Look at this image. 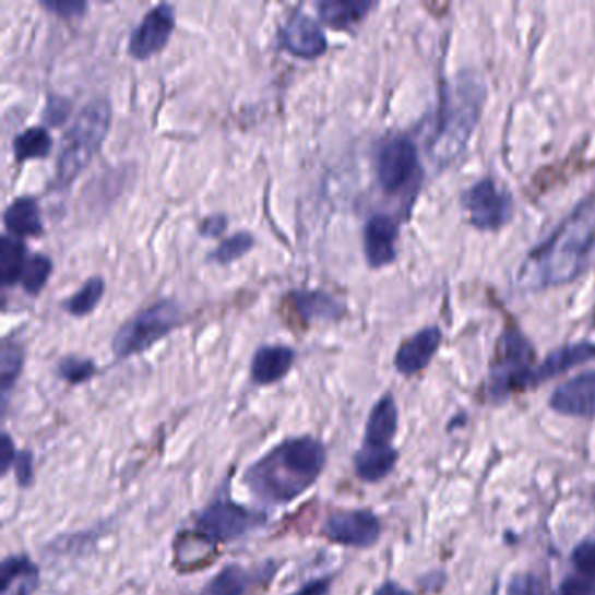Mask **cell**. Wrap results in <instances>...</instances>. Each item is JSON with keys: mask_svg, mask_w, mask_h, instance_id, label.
I'll return each instance as SVG.
<instances>
[{"mask_svg": "<svg viewBox=\"0 0 595 595\" xmlns=\"http://www.w3.org/2000/svg\"><path fill=\"white\" fill-rule=\"evenodd\" d=\"M329 449L317 435H290L252 461L241 484L267 509H283L308 495L325 474Z\"/></svg>", "mask_w": 595, "mask_h": 595, "instance_id": "1", "label": "cell"}, {"mask_svg": "<svg viewBox=\"0 0 595 595\" xmlns=\"http://www.w3.org/2000/svg\"><path fill=\"white\" fill-rule=\"evenodd\" d=\"M595 250V194L585 198L538 247L517 273L522 290H544L573 282Z\"/></svg>", "mask_w": 595, "mask_h": 595, "instance_id": "2", "label": "cell"}, {"mask_svg": "<svg viewBox=\"0 0 595 595\" xmlns=\"http://www.w3.org/2000/svg\"><path fill=\"white\" fill-rule=\"evenodd\" d=\"M486 100V83L474 70L454 75L443 90L439 122L431 139L430 153L437 165L456 159L477 127Z\"/></svg>", "mask_w": 595, "mask_h": 595, "instance_id": "3", "label": "cell"}, {"mask_svg": "<svg viewBox=\"0 0 595 595\" xmlns=\"http://www.w3.org/2000/svg\"><path fill=\"white\" fill-rule=\"evenodd\" d=\"M110 122L112 105L105 96L93 98L84 105L61 142L55 175L57 189H69L86 170L109 135Z\"/></svg>", "mask_w": 595, "mask_h": 595, "instance_id": "4", "label": "cell"}, {"mask_svg": "<svg viewBox=\"0 0 595 595\" xmlns=\"http://www.w3.org/2000/svg\"><path fill=\"white\" fill-rule=\"evenodd\" d=\"M270 524V513L233 500L229 492L218 495L194 515V529L204 544L212 548L233 545L255 535Z\"/></svg>", "mask_w": 595, "mask_h": 595, "instance_id": "5", "label": "cell"}, {"mask_svg": "<svg viewBox=\"0 0 595 595\" xmlns=\"http://www.w3.org/2000/svg\"><path fill=\"white\" fill-rule=\"evenodd\" d=\"M535 348L515 326L504 329L496 343L495 358L487 376L486 398L500 404L515 393L533 388Z\"/></svg>", "mask_w": 595, "mask_h": 595, "instance_id": "6", "label": "cell"}, {"mask_svg": "<svg viewBox=\"0 0 595 595\" xmlns=\"http://www.w3.org/2000/svg\"><path fill=\"white\" fill-rule=\"evenodd\" d=\"M182 323V308L174 299H162L142 309L116 332L112 352L119 360L135 357L156 346Z\"/></svg>", "mask_w": 595, "mask_h": 595, "instance_id": "7", "label": "cell"}, {"mask_svg": "<svg viewBox=\"0 0 595 595\" xmlns=\"http://www.w3.org/2000/svg\"><path fill=\"white\" fill-rule=\"evenodd\" d=\"M320 535L337 547L370 550L381 542L383 521L372 509H337L323 519Z\"/></svg>", "mask_w": 595, "mask_h": 595, "instance_id": "8", "label": "cell"}, {"mask_svg": "<svg viewBox=\"0 0 595 595\" xmlns=\"http://www.w3.org/2000/svg\"><path fill=\"white\" fill-rule=\"evenodd\" d=\"M463 206L469 222L478 229H498L512 217V194L492 179H483L469 186L463 197Z\"/></svg>", "mask_w": 595, "mask_h": 595, "instance_id": "9", "label": "cell"}, {"mask_svg": "<svg viewBox=\"0 0 595 595\" xmlns=\"http://www.w3.org/2000/svg\"><path fill=\"white\" fill-rule=\"evenodd\" d=\"M419 171V156L413 140L393 136L384 142L378 154V179L388 194L407 188Z\"/></svg>", "mask_w": 595, "mask_h": 595, "instance_id": "10", "label": "cell"}, {"mask_svg": "<svg viewBox=\"0 0 595 595\" xmlns=\"http://www.w3.org/2000/svg\"><path fill=\"white\" fill-rule=\"evenodd\" d=\"M278 568L273 561L264 562L259 568L230 562L213 574L198 595H257L273 582Z\"/></svg>", "mask_w": 595, "mask_h": 595, "instance_id": "11", "label": "cell"}, {"mask_svg": "<svg viewBox=\"0 0 595 595\" xmlns=\"http://www.w3.org/2000/svg\"><path fill=\"white\" fill-rule=\"evenodd\" d=\"M175 22L177 20H175L174 5L159 4L148 9L135 31L131 32L130 44H128L131 58L145 61L156 57L157 52H162L170 43Z\"/></svg>", "mask_w": 595, "mask_h": 595, "instance_id": "12", "label": "cell"}, {"mask_svg": "<svg viewBox=\"0 0 595 595\" xmlns=\"http://www.w3.org/2000/svg\"><path fill=\"white\" fill-rule=\"evenodd\" d=\"M554 413L576 419H595V370L568 379L548 398Z\"/></svg>", "mask_w": 595, "mask_h": 595, "instance_id": "13", "label": "cell"}, {"mask_svg": "<svg viewBox=\"0 0 595 595\" xmlns=\"http://www.w3.org/2000/svg\"><path fill=\"white\" fill-rule=\"evenodd\" d=\"M283 46L290 55L302 60H317L329 49L322 26L318 25L317 20L300 11L291 14L288 20L283 31Z\"/></svg>", "mask_w": 595, "mask_h": 595, "instance_id": "14", "label": "cell"}, {"mask_svg": "<svg viewBox=\"0 0 595 595\" xmlns=\"http://www.w3.org/2000/svg\"><path fill=\"white\" fill-rule=\"evenodd\" d=\"M440 343H442V331L439 326H425L416 332L396 352L395 360H393L396 372L405 378L419 374L421 370L430 366L435 353L439 352Z\"/></svg>", "mask_w": 595, "mask_h": 595, "instance_id": "15", "label": "cell"}, {"mask_svg": "<svg viewBox=\"0 0 595 595\" xmlns=\"http://www.w3.org/2000/svg\"><path fill=\"white\" fill-rule=\"evenodd\" d=\"M296 349L285 344H265L257 349L250 364V379L255 386H273L290 374Z\"/></svg>", "mask_w": 595, "mask_h": 595, "instance_id": "16", "label": "cell"}, {"mask_svg": "<svg viewBox=\"0 0 595 595\" xmlns=\"http://www.w3.org/2000/svg\"><path fill=\"white\" fill-rule=\"evenodd\" d=\"M398 226L386 213H376L367 221L364 229V248L370 267L392 264L396 257Z\"/></svg>", "mask_w": 595, "mask_h": 595, "instance_id": "17", "label": "cell"}, {"mask_svg": "<svg viewBox=\"0 0 595 595\" xmlns=\"http://www.w3.org/2000/svg\"><path fill=\"white\" fill-rule=\"evenodd\" d=\"M40 585V566L28 554H11L0 562V595H35Z\"/></svg>", "mask_w": 595, "mask_h": 595, "instance_id": "18", "label": "cell"}, {"mask_svg": "<svg viewBox=\"0 0 595 595\" xmlns=\"http://www.w3.org/2000/svg\"><path fill=\"white\" fill-rule=\"evenodd\" d=\"M400 413L395 395L386 392L379 396L378 402L370 408L367 416L361 445L370 448H392L393 440L398 433Z\"/></svg>", "mask_w": 595, "mask_h": 595, "instance_id": "19", "label": "cell"}, {"mask_svg": "<svg viewBox=\"0 0 595 595\" xmlns=\"http://www.w3.org/2000/svg\"><path fill=\"white\" fill-rule=\"evenodd\" d=\"M592 360H595V343H591V341L566 344L561 348L554 349L544 360L539 361V366H536L535 374H533V388L547 383L550 379Z\"/></svg>", "mask_w": 595, "mask_h": 595, "instance_id": "20", "label": "cell"}, {"mask_svg": "<svg viewBox=\"0 0 595 595\" xmlns=\"http://www.w3.org/2000/svg\"><path fill=\"white\" fill-rule=\"evenodd\" d=\"M400 451L392 448H370L360 445L353 454V472L364 484H381L395 472Z\"/></svg>", "mask_w": 595, "mask_h": 595, "instance_id": "21", "label": "cell"}, {"mask_svg": "<svg viewBox=\"0 0 595 595\" xmlns=\"http://www.w3.org/2000/svg\"><path fill=\"white\" fill-rule=\"evenodd\" d=\"M290 299L305 322H311V320L334 322L346 314V305L323 290L291 291Z\"/></svg>", "mask_w": 595, "mask_h": 595, "instance_id": "22", "label": "cell"}, {"mask_svg": "<svg viewBox=\"0 0 595 595\" xmlns=\"http://www.w3.org/2000/svg\"><path fill=\"white\" fill-rule=\"evenodd\" d=\"M4 224L16 238H39L44 235L39 203L34 197H20L4 212Z\"/></svg>", "mask_w": 595, "mask_h": 595, "instance_id": "23", "label": "cell"}, {"mask_svg": "<svg viewBox=\"0 0 595 595\" xmlns=\"http://www.w3.org/2000/svg\"><path fill=\"white\" fill-rule=\"evenodd\" d=\"M370 0H322L318 2V16L334 31H348L360 23L374 8Z\"/></svg>", "mask_w": 595, "mask_h": 595, "instance_id": "24", "label": "cell"}, {"mask_svg": "<svg viewBox=\"0 0 595 595\" xmlns=\"http://www.w3.org/2000/svg\"><path fill=\"white\" fill-rule=\"evenodd\" d=\"M25 349L14 340H5L0 352V410L5 419L9 410V400L16 388L17 379L25 367Z\"/></svg>", "mask_w": 595, "mask_h": 595, "instance_id": "25", "label": "cell"}, {"mask_svg": "<svg viewBox=\"0 0 595 595\" xmlns=\"http://www.w3.org/2000/svg\"><path fill=\"white\" fill-rule=\"evenodd\" d=\"M28 250L16 236H2L0 239V279L4 287H13L22 279L23 270L28 261Z\"/></svg>", "mask_w": 595, "mask_h": 595, "instance_id": "26", "label": "cell"}, {"mask_svg": "<svg viewBox=\"0 0 595 595\" xmlns=\"http://www.w3.org/2000/svg\"><path fill=\"white\" fill-rule=\"evenodd\" d=\"M13 151L16 162L22 165L32 159H44L52 151V139L46 127H32L14 136Z\"/></svg>", "mask_w": 595, "mask_h": 595, "instance_id": "27", "label": "cell"}, {"mask_svg": "<svg viewBox=\"0 0 595 595\" xmlns=\"http://www.w3.org/2000/svg\"><path fill=\"white\" fill-rule=\"evenodd\" d=\"M105 279L102 276H92L74 296L63 302V309L72 317L83 318L92 314L100 300L104 299Z\"/></svg>", "mask_w": 595, "mask_h": 595, "instance_id": "28", "label": "cell"}, {"mask_svg": "<svg viewBox=\"0 0 595 595\" xmlns=\"http://www.w3.org/2000/svg\"><path fill=\"white\" fill-rule=\"evenodd\" d=\"M52 270H55V264H52L51 257L44 255V253H34V255L28 257L25 270H23L22 279H20L23 290L28 296H39L43 288L48 285Z\"/></svg>", "mask_w": 595, "mask_h": 595, "instance_id": "29", "label": "cell"}, {"mask_svg": "<svg viewBox=\"0 0 595 595\" xmlns=\"http://www.w3.org/2000/svg\"><path fill=\"white\" fill-rule=\"evenodd\" d=\"M57 374L70 386H81V384L90 383L98 374V367L92 358L67 355L58 361Z\"/></svg>", "mask_w": 595, "mask_h": 595, "instance_id": "30", "label": "cell"}, {"mask_svg": "<svg viewBox=\"0 0 595 595\" xmlns=\"http://www.w3.org/2000/svg\"><path fill=\"white\" fill-rule=\"evenodd\" d=\"M255 245V238L250 233H236V235L229 236L213 250L212 255H209L210 262L215 264L229 265L233 262L238 261L241 257L247 255Z\"/></svg>", "mask_w": 595, "mask_h": 595, "instance_id": "31", "label": "cell"}, {"mask_svg": "<svg viewBox=\"0 0 595 595\" xmlns=\"http://www.w3.org/2000/svg\"><path fill=\"white\" fill-rule=\"evenodd\" d=\"M570 562L574 573L595 580V539H583L579 545H574Z\"/></svg>", "mask_w": 595, "mask_h": 595, "instance_id": "32", "label": "cell"}, {"mask_svg": "<svg viewBox=\"0 0 595 595\" xmlns=\"http://www.w3.org/2000/svg\"><path fill=\"white\" fill-rule=\"evenodd\" d=\"M504 595H545L544 580L529 571L515 573L507 583Z\"/></svg>", "mask_w": 595, "mask_h": 595, "instance_id": "33", "label": "cell"}, {"mask_svg": "<svg viewBox=\"0 0 595 595\" xmlns=\"http://www.w3.org/2000/svg\"><path fill=\"white\" fill-rule=\"evenodd\" d=\"M16 486L20 489H32L35 484V454L32 449H20L13 468Z\"/></svg>", "mask_w": 595, "mask_h": 595, "instance_id": "34", "label": "cell"}, {"mask_svg": "<svg viewBox=\"0 0 595 595\" xmlns=\"http://www.w3.org/2000/svg\"><path fill=\"white\" fill-rule=\"evenodd\" d=\"M554 595H595V580L585 579L582 574H566Z\"/></svg>", "mask_w": 595, "mask_h": 595, "instance_id": "35", "label": "cell"}, {"mask_svg": "<svg viewBox=\"0 0 595 595\" xmlns=\"http://www.w3.org/2000/svg\"><path fill=\"white\" fill-rule=\"evenodd\" d=\"M40 5L51 11L52 14H58L60 17H83L87 11V2L83 0H44Z\"/></svg>", "mask_w": 595, "mask_h": 595, "instance_id": "36", "label": "cell"}, {"mask_svg": "<svg viewBox=\"0 0 595 595\" xmlns=\"http://www.w3.org/2000/svg\"><path fill=\"white\" fill-rule=\"evenodd\" d=\"M20 449L16 448L13 437L8 430L0 433V477H8L13 472Z\"/></svg>", "mask_w": 595, "mask_h": 595, "instance_id": "37", "label": "cell"}, {"mask_svg": "<svg viewBox=\"0 0 595 595\" xmlns=\"http://www.w3.org/2000/svg\"><path fill=\"white\" fill-rule=\"evenodd\" d=\"M70 110H72V102L67 100L63 96H49L48 105L44 110V119L51 127H60L69 119Z\"/></svg>", "mask_w": 595, "mask_h": 595, "instance_id": "38", "label": "cell"}, {"mask_svg": "<svg viewBox=\"0 0 595 595\" xmlns=\"http://www.w3.org/2000/svg\"><path fill=\"white\" fill-rule=\"evenodd\" d=\"M334 582V574H322V576H314V579L302 583L299 588L288 595H331Z\"/></svg>", "mask_w": 595, "mask_h": 595, "instance_id": "39", "label": "cell"}, {"mask_svg": "<svg viewBox=\"0 0 595 595\" xmlns=\"http://www.w3.org/2000/svg\"><path fill=\"white\" fill-rule=\"evenodd\" d=\"M227 230V217L222 213H215L201 222L200 235L204 238H221Z\"/></svg>", "mask_w": 595, "mask_h": 595, "instance_id": "40", "label": "cell"}, {"mask_svg": "<svg viewBox=\"0 0 595 595\" xmlns=\"http://www.w3.org/2000/svg\"><path fill=\"white\" fill-rule=\"evenodd\" d=\"M372 595H416L414 592L408 591V588L402 587L398 582L395 580H386V582L381 583Z\"/></svg>", "mask_w": 595, "mask_h": 595, "instance_id": "41", "label": "cell"}]
</instances>
